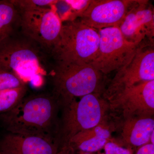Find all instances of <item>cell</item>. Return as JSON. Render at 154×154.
<instances>
[{
	"label": "cell",
	"mask_w": 154,
	"mask_h": 154,
	"mask_svg": "<svg viewBox=\"0 0 154 154\" xmlns=\"http://www.w3.org/2000/svg\"><path fill=\"white\" fill-rule=\"evenodd\" d=\"M60 106L52 93L32 94L25 96L8 112L0 114V119L9 133L41 137L56 142Z\"/></svg>",
	"instance_id": "obj_1"
},
{
	"label": "cell",
	"mask_w": 154,
	"mask_h": 154,
	"mask_svg": "<svg viewBox=\"0 0 154 154\" xmlns=\"http://www.w3.org/2000/svg\"><path fill=\"white\" fill-rule=\"evenodd\" d=\"M55 0H11L19 11L39 8H51L58 3Z\"/></svg>",
	"instance_id": "obj_18"
},
{
	"label": "cell",
	"mask_w": 154,
	"mask_h": 154,
	"mask_svg": "<svg viewBox=\"0 0 154 154\" xmlns=\"http://www.w3.org/2000/svg\"><path fill=\"white\" fill-rule=\"evenodd\" d=\"M154 80V46L141 45L130 60L117 71L106 90L107 98L124 88Z\"/></svg>",
	"instance_id": "obj_8"
},
{
	"label": "cell",
	"mask_w": 154,
	"mask_h": 154,
	"mask_svg": "<svg viewBox=\"0 0 154 154\" xmlns=\"http://www.w3.org/2000/svg\"><path fill=\"white\" fill-rule=\"evenodd\" d=\"M0 154H1V153H0Z\"/></svg>",
	"instance_id": "obj_23"
},
{
	"label": "cell",
	"mask_w": 154,
	"mask_h": 154,
	"mask_svg": "<svg viewBox=\"0 0 154 154\" xmlns=\"http://www.w3.org/2000/svg\"><path fill=\"white\" fill-rule=\"evenodd\" d=\"M19 12L20 31L41 46L50 57L59 38L62 27V20L57 12L52 8H39Z\"/></svg>",
	"instance_id": "obj_6"
},
{
	"label": "cell",
	"mask_w": 154,
	"mask_h": 154,
	"mask_svg": "<svg viewBox=\"0 0 154 154\" xmlns=\"http://www.w3.org/2000/svg\"><path fill=\"white\" fill-rule=\"evenodd\" d=\"M154 133V120L152 117L141 116L125 119L122 137L123 143L130 147H140L151 142Z\"/></svg>",
	"instance_id": "obj_14"
},
{
	"label": "cell",
	"mask_w": 154,
	"mask_h": 154,
	"mask_svg": "<svg viewBox=\"0 0 154 154\" xmlns=\"http://www.w3.org/2000/svg\"><path fill=\"white\" fill-rule=\"evenodd\" d=\"M98 30L99 44L98 54L91 65L104 75L121 68L128 62L137 48L144 44L128 42L118 27Z\"/></svg>",
	"instance_id": "obj_7"
},
{
	"label": "cell",
	"mask_w": 154,
	"mask_h": 154,
	"mask_svg": "<svg viewBox=\"0 0 154 154\" xmlns=\"http://www.w3.org/2000/svg\"><path fill=\"white\" fill-rule=\"evenodd\" d=\"M110 136V128L103 122L93 128L78 133L71 139L66 147L93 153L103 149Z\"/></svg>",
	"instance_id": "obj_13"
},
{
	"label": "cell",
	"mask_w": 154,
	"mask_h": 154,
	"mask_svg": "<svg viewBox=\"0 0 154 154\" xmlns=\"http://www.w3.org/2000/svg\"><path fill=\"white\" fill-rule=\"evenodd\" d=\"M51 75L52 94L61 106L78 97L100 94L104 75L91 64L55 61Z\"/></svg>",
	"instance_id": "obj_3"
},
{
	"label": "cell",
	"mask_w": 154,
	"mask_h": 154,
	"mask_svg": "<svg viewBox=\"0 0 154 154\" xmlns=\"http://www.w3.org/2000/svg\"><path fill=\"white\" fill-rule=\"evenodd\" d=\"M27 91V86L0 91V114L8 112L16 107L26 96Z\"/></svg>",
	"instance_id": "obj_16"
},
{
	"label": "cell",
	"mask_w": 154,
	"mask_h": 154,
	"mask_svg": "<svg viewBox=\"0 0 154 154\" xmlns=\"http://www.w3.org/2000/svg\"><path fill=\"white\" fill-rule=\"evenodd\" d=\"M99 44V30L77 19L63 23L57 43L51 53L55 61L91 64Z\"/></svg>",
	"instance_id": "obj_5"
},
{
	"label": "cell",
	"mask_w": 154,
	"mask_h": 154,
	"mask_svg": "<svg viewBox=\"0 0 154 154\" xmlns=\"http://www.w3.org/2000/svg\"><path fill=\"white\" fill-rule=\"evenodd\" d=\"M107 99L110 108L121 112L125 119L152 117L154 112V80L122 89Z\"/></svg>",
	"instance_id": "obj_9"
},
{
	"label": "cell",
	"mask_w": 154,
	"mask_h": 154,
	"mask_svg": "<svg viewBox=\"0 0 154 154\" xmlns=\"http://www.w3.org/2000/svg\"><path fill=\"white\" fill-rule=\"evenodd\" d=\"M27 86V83L16 72L0 67V91Z\"/></svg>",
	"instance_id": "obj_17"
},
{
	"label": "cell",
	"mask_w": 154,
	"mask_h": 154,
	"mask_svg": "<svg viewBox=\"0 0 154 154\" xmlns=\"http://www.w3.org/2000/svg\"><path fill=\"white\" fill-rule=\"evenodd\" d=\"M57 154H93L91 153L85 152L80 151H76L73 150L70 148L66 147L62 148L59 150Z\"/></svg>",
	"instance_id": "obj_22"
},
{
	"label": "cell",
	"mask_w": 154,
	"mask_h": 154,
	"mask_svg": "<svg viewBox=\"0 0 154 154\" xmlns=\"http://www.w3.org/2000/svg\"><path fill=\"white\" fill-rule=\"evenodd\" d=\"M69 8L71 13L66 21L79 19L90 5L92 0H65L63 1Z\"/></svg>",
	"instance_id": "obj_19"
},
{
	"label": "cell",
	"mask_w": 154,
	"mask_h": 154,
	"mask_svg": "<svg viewBox=\"0 0 154 154\" xmlns=\"http://www.w3.org/2000/svg\"><path fill=\"white\" fill-rule=\"evenodd\" d=\"M20 14L11 0L0 1V42L20 29Z\"/></svg>",
	"instance_id": "obj_15"
},
{
	"label": "cell",
	"mask_w": 154,
	"mask_h": 154,
	"mask_svg": "<svg viewBox=\"0 0 154 154\" xmlns=\"http://www.w3.org/2000/svg\"><path fill=\"white\" fill-rule=\"evenodd\" d=\"M59 150L56 142L35 136L9 133L0 141L1 154H57Z\"/></svg>",
	"instance_id": "obj_12"
},
{
	"label": "cell",
	"mask_w": 154,
	"mask_h": 154,
	"mask_svg": "<svg viewBox=\"0 0 154 154\" xmlns=\"http://www.w3.org/2000/svg\"><path fill=\"white\" fill-rule=\"evenodd\" d=\"M103 149L104 152L98 154H132L130 149L123 147L113 142L108 141Z\"/></svg>",
	"instance_id": "obj_20"
},
{
	"label": "cell",
	"mask_w": 154,
	"mask_h": 154,
	"mask_svg": "<svg viewBox=\"0 0 154 154\" xmlns=\"http://www.w3.org/2000/svg\"><path fill=\"white\" fill-rule=\"evenodd\" d=\"M60 106L62 114L56 139L59 149L66 146L78 133L103 122L109 107V103L101 98L99 93L88 94L79 101L73 99Z\"/></svg>",
	"instance_id": "obj_4"
},
{
	"label": "cell",
	"mask_w": 154,
	"mask_h": 154,
	"mask_svg": "<svg viewBox=\"0 0 154 154\" xmlns=\"http://www.w3.org/2000/svg\"><path fill=\"white\" fill-rule=\"evenodd\" d=\"M50 57L20 30L0 42V67L16 72L26 82L42 78L44 64Z\"/></svg>",
	"instance_id": "obj_2"
},
{
	"label": "cell",
	"mask_w": 154,
	"mask_h": 154,
	"mask_svg": "<svg viewBox=\"0 0 154 154\" xmlns=\"http://www.w3.org/2000/svg\"><path fill=\"white\" fill-rule=\"evenodd\" d=\"M135 154H154V144L149 142L140 147Z\"/></svg>",
	"instance_id": "obj_21"
},
{
	"label": "cell",
	"mask_w": 154,
	"mask_h": 154,
	"mask_svg": "<svg viewBox=\"0 0 154 154\" xmlns=\"http://www.w3.org/2000/svg\"><path fill=\"white\" fill-rule=\"evenodd\" d=\"M137 0H92L79 18L89 27L99 30L118 27Z\"/></svg>",
	"instance_id": "obj_11"
},
{
	"label": "cell",
	"mask_w": 154,
	"mask_h": 154,
	"mask_svg": "<svg viewBox=\"0 0 154 154\" xmlns=\"http://www.w3.org/2000/svg\"><path fill=\"white\" fill-rule=\"evenodd\" d=\"M118 28L128 42L154 46L153 7L149 1L137 0Z\"/></svg>",
	"instance_id": "obj_10"
}]
</instances>
